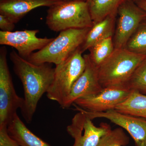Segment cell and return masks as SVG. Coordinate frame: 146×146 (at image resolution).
<instances>
[{"instance_id": "obj_1", "label": "cell", "mask_w": 146, "mask_h": 146, "mask_svg": "<svg viewBox=\"0 0 146 146\" xmlns=\"http://www.w3.org/2000/svg\"><path fill=\"white\" fill-rule=\"evenodd\" d=\"M9 56L14 73L23 84L24 104L21 112L25 121L29 123L33 119L39 100L47 93L53 81L55 69L50 63L33 64L14 50L10 52Z\"/></svg>"}, {"instance_id": "obj_2", "label": "cell", "mask_w": 146, "mask_h": 146, "mask_svg": "<svg viewBox=\"0 0 146 146\" xmlns=\"http://www.w3.org/2000/svg\"><path fill=\"white\" fill-rule=\"evenodd\" d=\"M46 24L51 30L60 32L69 29L89 28L94 23L84 0H60L49 7Z\"/></svg>"}, {"instance_id": "obj_3", "label": "cell", "mask_w": 146, "mask_h": 146, "mask_svg": "<svg viewBox=\"0 0 146 146\" xmlns=\"http://www.w3.org/2000/svg\"><path fill=\"white\" fill-rule=\"evenodd\" d=\"M146 57L125 48L115 49L111 55L98 67L99 79L102 87L125 86Z\"/></svg>"}, {"instance_id": "obj_4", "label": "cell", "mask_w": 146, "mask_h": 146, "mask_svg": "<svg viewBox=\"0 0 146 146\" xmlns=\"http://www.w3.org/2000/svg\"><path fill=\"white\" fill-rule=\"evenodd\" d=\"M90 28L69 29L60 32L56 38L42 49L33 53L26 60L36 65H59L81 46Z\"/></svg>"}, {"instance_id": "obj_5", "label": "cell", "mask_w": 146, "mask_h": 146, "mask_svg": "<svg viewBox=\"0 0 146 146\" xmlns=\"http://www.w3.org/2000/svg\"><path fill=\"white\" fill-rule=\"evenodd\" d=\"M79 47L63 63L56 66L54 78L47 91L49 99L60 106L70 92L74 84L85 70L86 62Z\"/></svg>"}, {"instance_id": "obj_6", "label": "cell", "mask_w": 146, "mask_h": 146, "mask_svg": "<svg viewBox=\"0 0 146 146\" xmlns=\"http://www.w3.org/2000/svg\"><path fill=\"white\" fill-rule=\"evenodd\" d=\"M7 50L0 48V127L7 126L17 110L23 107L24 98L16 94L7 59Z\"/></svg>"}, {"instance_id": "obj_7", "label": "cell", "mask_w": 146, "mask_h": 146, "mask_svg": "<svg viewBox=\"0 0 146 146\" xmlns=\"http://www.w3.org/2000/svg\"><path fill=\"white\" fill-rule=\"evenodd\" d=\"M146 18V12L133 0H126L119 7L113 36L115 49L124 48L139 24Z\"/></svg>"}, {"instance_id": "obj_8", "label": "cell", "mask_w": 146, "mask_h": 146, "mask_svg": "<svg viewBox=\"0 0 146 146\" xmlns=\"http://www.w3.org/2000/svg\"><path fill=\"white\" fill-rule=\"evenodd\" d=\"M92 120L80 111L74 115L67 127L68 134L74 140L73 146H99L102 138L111 130L108 124L102 123L97 127Z\"/></svg>"}, {"instance_id": "obj_9", "label": "cell", "mask_w": 146, "mask_h": 146, "mask_svg": "<svg viewBox=\"0 0 146 146\" xmlns=\"http://www.w3.org/2000/svg\"><path fill=\"white\" fill-rule=\"evenodd\" d=\"M131 91L126 86L104 88L96 94L77 100L73 105L89 112H106L115 110L126 99Z\"/></svg>"}, {"instance_id": "obj_10", "label": "cell", "mask_w": 146, "mask_h": 146, "mask_svg": "<svg viewBox=\"0 0 146 146\" xmlns=\"http://www.w3.org/2000/svg\"><path fill=\"white\" fill-rule=\"evenodd\" d=\"M75 110L86 114L91 119L102 118L107 119L127 131L133 138L136 146H146V119L112 110L106 112L86 111L75 105Z\"/></svg>"}, {"instance_id": "obj_11", "label": "cell", "mask_w": 146, "mask_h": 146, "mask_svg": "<svg viewBox=\"0 0 146 146\" xmlns=\"http://www.w3.org/2000/svg\"><path fill=\"white\" fill-rule=\"evenodd\" d=\"M38 30H25L14 32L0 31V44L15 48L18 54L27 59L36 50H40L54 38H39Z\"/></svg>"}, {"instance_id": "obj_12", "label": "cell", "mask_w": 146, "mask_h": 146, "mask_svg": "<svg viewBox=\"0 0 146 146\" xmlns=\"http://www.w3.org/2000/svg\"><path fill=\"white\" fill-rule=\"evenodd\" d=\"M83 56L86 62L85 70L73 84L70 94L61 106L63 108L70 107L80 98L99 93L103 88L100 82L98 67L92 62L89 54Z\"/></svg>"}, {"instance_id": "obj_13", "label": "cell", "mask_w": 146, "mask_h": 146, "mask_svg": "<svg viewBox=\"0 0 146 146\" xmlns=\"http://www.w3.org/2000/svg\"><path fill=\"white\" fill-rule=\"evenodd\" d=\"M60 0H0V14L4 15L14 23L35 9L50 7Z\"/></svg>"}, {"instance_id": "obj_14", "label": "cell", "mask_w": 146, "mask_h": 146, "mask_svg": "<svg viewBox=\"0 0 146 146\" xmlns=\"http://www.w3.org/2000/svg\"><path fill=\"white\" fill-rule=\"evenodd\" d=\"M117 17V12H115L102 21L93 24L83 43L80 47L82 53L97 43L108 37L113 36Z\"/></svg>"}, {"instance_id": "obj_15", "label": "cell", "mask_w": 146, "mask_h": 146, "mask_svg": "<svg viewBox=\"0 0 146 146\" xmlns=\"http://www.w3.org/2000/svg\"><path fill=\"white\" fill-rule=\"evenodd\" d=\"M9 134L21 146H50L29 130L17 115L7 125Z\"/></svg>"}, {"instance_id": "obj_16", "label": "cell", "mask_w": 146, "mask_h": 146, "mask_svg": "<svg viewBox=\"0 0 146 146\" xmlns=\"http://www.w3.org/2000/svg\"><path fill=\"white\" fill-rule=\"evenodd\" d=\"M115 110L121 113L146 119V95L132 90L126 99L118 105Z\"/></svg>"}, {"instance_id": "obj_17", "label": "cell", "mask_w": 146, "mask_h": 146, "mask_svg": "<svg viewBox=\"0 0 146 146\" xmlns=\"http://www.w3.org/2000/svg\"><path fill=\"white\" fill-rule=\"evenodd\" d=\"M87 3L94 23L103 20L117 9L126 0H84Z\"/></svg>"}, {"instance_id": "obj_18", "label": "cell", "mask_w": 146, "mask_h": 146, "mask_svg": "<svg viewBox=\"0 0 146 146\" xmlns=\"http://www.w3.org/2000/svg\"><path fill=\"white\" fill-rule=\"evenodd\" d=\"M124 48L136 54L146 56V18L139 24Z\"/></svg>"}, {"instance_id": "obj_19", "label": "cell", "mask_w": 146, "mask_h": 146, "mask_svg": "<svg viewBox=\"0 0 146 146\" xmlns=\"http://www.w3.org/2000/svg\"><path fill=\"white\" fill-rule=\"evenodd\" d=\"M114 50L113 36H110L90 48L89 56L92 62L98 67L111 55Z\"/></svg>"}, {"instance_id": "obj_20", "label": "cell", "mask_w": 146, "mask_h": 146, "mask_svg": "<svg viewBox=\"0 0 146 146\" xmlns=\"http://www.w3.org/2000/svg\"><path fill=\"white\" fill-rule=\"evenodd\" d=\"M125 86L146 95V57L136 68Z\"/></svg>"}, {"instance_id": "obj_21", "label": "cell", "mask_w": 146, "mask_h": 146, "mask_svg": "<svg viewBox=\"0 0 146 146\" xmlns=\"http://www.w3.org/2000/svg\"><path fill=\"white\" fill-rule=\"evenodd\" d=\"M129 142V138L121 128L112 130L102 138L99 146H125Z\"/></svg>"}, {"instance_id": "obj_22", "label": "cell", "mask_w": 146, "mask_h": 146, "mask_svg": "<svg viewBox=\"0 0 146 146\" xmlns=\"http://www.w3.org/2000/svg\"><path fill=\"white\" fill-rule=\"evenodd\" d=\"M0 146H21L9 134L7 126L0 127Z\"/></svg>"}, {"instance_id": "obj_23", "label": "cell", "mask_w": 146, "mask_h": 146, "mask_svg": "<svg viewBox=\"0 0 146 146\" xmlns=\"http://www.w3.org/2000/svg\"><path fill=\"white\" fill-rule=\"evenodd\" d=\"M15 23L7 16L0 14V29L5 32H12L15 28Z\"/></svg>"}, {"instance_id": "obj_24", "label": "cell", "mask_w": 146, "mask_h": 146, "mask_svg": "<svg viewBox=\"0 0 146 146\" xmlns=\"http://www.w3.org/2000/svg\"><path fill=\"white\" fill-rule=\"evenodd\" d=\"M138 6L146 12V0H138L135 2Z\"/></svg>"}, {"instance_id": "obj_25", "label": "cell", "mask_w": 146, "mask_h": 146, "mask_svg": "<svg viewBox=\"0 0 146 146\" xmlns=\"http://www.w3.org/2000/svg\"><path fill=\"white\" fill-rule=\"evenodd\" d=\"M134 2L136 1H138V0H133Z\"/></svg>"}]
</instances>
